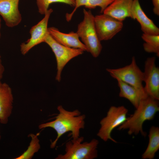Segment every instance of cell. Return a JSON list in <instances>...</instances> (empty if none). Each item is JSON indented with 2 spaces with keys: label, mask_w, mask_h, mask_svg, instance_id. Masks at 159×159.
<instances>
[{
  "label": "cell",
  "mask_w": 159,
  "mask_h": 159,
  "mask_svg": "<svg viewBox=\"0 0 159 159\" xmlns=\"http://www.w3.org/2000/svg\"><path fill=\"white\" fill-rule=\"evenodd\" d=\"M49 33L58 42L65 46L77 49H80L86 51L84 44L80 40L77 33L73 31L68 33L60 32L58 29L51 27L48 28Z\"/></svg>",
  "instance_id": "5bb4252c"
},
{
  "label": "cell",
  "mask_w": 159,
  "mask_h": 159,
  "mask_svg": "<svg viewBox=\"0 0 159 159\" xmlns=\"http://www.w3.org/2000/svg\"><path fill=\"white\" fill-rule=\"evenodd\" d=\"M158 100L149 96L142 100L134 113L118 127L119 130L128 129L129 135H137L140 133L145 137L146 133L143 131V124L145 121L153 120L159 111Z\"/></svg>",
  "instance_id": "7a4b0ae2"
},
{
  "label": "cell",
  "mask_w": 159,
  "mask_h": 159,
  "mask_svg": "<svg viewBox=\"0 0 159 159\" xmlns=\"http://www.w3.org/2000/svg\"><path fill=\"white\" fill-rule=\"evenodd\" d=\"M155 57L148 58L145 62L143 82L145 91L148 96L159 100V68Z\"/></svg>",
  "instance_id": "30bf717a"
},
{
  "label": "cell",
  "mask_w": 159,
  "mask_h": 159,
  "mask_svg": "<svg viewBox=\"0 0 159 159\" xmlns=\"http://www.w3.org/2000/svg\"><path fill=\"white\" fill-rule=\"evenodd\" d=\"M128 110L123 106H112L106 117L100 122V127L97 135L105 142L108 140L117 143L111 136V132L115 128L122 124L127 120Z\"/></svg>",
  "instance_id": "5b68a950"
},
{
  "label": "cell",
  "mask_w": 159,
  "mask_h": 159,
  "mask_svg": "<svg viewBox=\"0 0 159 159\" xmlns=\"http://www.w3.org/2000/svg\"><path fill=\"white\" fill-rule=\"evenodd\" d=\"M57 109L59 113L55 117L54 120L42 123L38 126L39 129L51 127L56 132L57 136L55 139L51 143V148L55 147L59 138L67 132H71L70 134L73 139L79 137L80 130L84 129L85 126V116L81 115L78 110L67 111L62 105L58 106Z\"/></svg>",
  "instance_id": "6da1fadb"
},
{
  "label": "cell",
  "mask_w": 159,
  "mask_h": 159,
  "mask_svg": "<svg viewBox=\"0 0 159 159\" xmlns=\"http://www.w3.org/2000/svg\"><path fill=\"white\" fill-rule=\"evenodd\" d=\"M96 31L100 40L111 39L123 27V21L103 13L94 16Z\"/></svg>",
  "instance_id": "ba28073f"
},
{
  "label": "cell",
  "mask_w": 159,
  "mask_h": 159,
  "mask_svg": "<svg viewBox=\"0 0 159 159\" xmlns=\"http://www.w3.org/2000/svg\"><path fill=\"white\" fill-rule=\"evenodd\" d=\"M39 134L38 133L36 135L33 134L29 135L31 138V141L27 149L21 155L15 159H30L32 158L34 154L40 148L39 140L38 137Z\"/></svg>",
  "instance_id": "d6986e66"
},
{
  "label": "cell",
  "mask_w": 159,
  "mask_h": 159,
  "mask_svg": "<svg viewBox=\"0 0 159 159\" xmlns=\"http://www.w3.org/2000/svg\"><path fill=\"white\" fill-rule=\"evenodd\" d=\"M147 148L142 156L143 159H153L159 149V128L154 126L150 128Z\"/></svg>",
  "instance_id": "e0dca14e"
},
{
  "label": "cell",
  "mask_w": 159,
  "mask_h": 159,
  "mask_svg": "<svg viewBox=\"0 0 159 159\" xmlns=\"http://www.w3.org/2000/svg\"><path fill=\"white\" fill-rule=\"evenodd\" d=\"M19 1L0 0V16L8 27L16 26L21 21V16L19 9Z\"/></svg>",
  "instance_id": "8fae6325"
},
{
  "label": "cell",
  "mask_w": 159,
  "mask_h": 159,
  "mask_svg": "<svg viewBox=\"0 0 159 159\" xmlns=\"http://www.w3.org/2000/svg\"><path fill=\"white\" fill-rule=\"evenodd\" d=\"M119 88V96L128 100L136 108L142 99L148 96L145 90H141L127 84L116 78Z\"/></svg>",
  "instance_id": "2e32d148"
},
{
  "label": "cell",
  "mask_w": 159,
  "mask_h": 159,
  "mask_svg": "<svg viewBox=\"0 0 159 159\" xmlns=\"http://www.w3.org/2000/svg\"><path fill=\"white\" fill-rule=\"evenodd\" d=\"M139 23L143 33L150 35H159V28L145 14L140 5L139 0H133L131 17Z\"/></svg>",
  "instance_id": "4fadbf2b"
},
{
  "label": "cell",
  "mask_w": 159,
  "mask_h": 159,
  "mask_svg": "<svg viewBox=\"0 0 159 159\" xmlns=\"http://www.w3.org/2000/svg\"><path fill=\"white\" fill-rule=\"evenodd\" d=\"M14 97L11 88L7 83L0 82V123L7 124L13 107Z\"/></svg>",
  "instance_id": "7c38bea8"
},
{
  "label": "cell",
  "mask_w": 159,
  "mask_h": 159,
  "mask_svg": "<svg viewBox=\"0 0 159 159\" xmlns=\"http://www.w3.org/2000/svg\"><path fill=\"white\" fill-rule=\"evenodd\" d=\"M153 7V11L155 15H159V0H152Z\"/></svg>",
  "instance_id": "7402d4cb"
},
{
  "label": "cell",
  "mask_w": 159,
  "mask_h": 159,
  "mask_svg": "<svg viewBox=\"0 0 159 159\" xmlns=\"http://www.w3.org/2000/svg\"><path fill=\"white\" fill-rule=\"evenodd\" d=\"M4 71V68L2 63L1 57L0 55V82H1Z\"/></svg>",
  "instance_id": "603a6c76"
},
{
  "label": "cell",
  "mask_w": 159,
  "mask_h": 159,
  "mask_svg": "<svg viewBox=\"0 0 159 159\" xmlns=\"http://www.w3.org/2000/svg\"><path fill=\"white\" fill-rule=\"evenodd\" d=\"M44 42L51 48L55 56L57 70L56 80L59 82L61 80L62 70L65 65L73 58L82 54L84 51L80 49L69 47L59 44L48 32Z\"/></svg>",
  "instance_id": "8992f818"
},
{
  "label": "cell",
  "mask_w": 159,
  "mask_h": 159,
  "mask_svg": "<svg viewBox=\"0 0 159 159\" xmlns=\"http://www.w3.org/2000/svg\"><path fill=\"white\" fill-rule=\"evenodd\" d=\"M52 9H49L44 14V17L36 24L31 28L30 38L20 45L21 54L25 55L33 47L44 42L48 33V24L49 17L53 12Z\"/></svg>",
  "instance_id": "9c48e42d"
},
{
  "label": "cell",
  "mask_w": 159,
  "mask_h": 159,
  "mask_svg": "<svg viewBox=\"0 0 159 159\" xmlns=\"http://www.w3.org/2000/svg\"><path fill=\"white\" fill-rule=\"evenodd\" d=\"M133 0H114L104 10L103 13L123 21L131 17V9Z\"/></svg>",
  "instance_id": "9a60e30c"
},
{
  "label": "cell",
  "mask_w": 159,
  "mask_h": 159,
  "mask_svg": "<svg viewBox=\"0 0 159 159\" xmlns=\"http://www.w3.org/2000/svg\"><path fill=\"white\" fill-rule=\"evenodd\" d=\"M1 20L0 18V38H1Z\"/></svg>",
  "instance_id": "cb8c5ba5"
},
{
  "label": "cell",
  "mask_w": 159,
  "mask_h": 159,
  "mask_svg": "<svg viewBox=\"0 0 159 159\" xmlns=\"http://www.w3.org/2000/svg\"><path fill=\"white\" fill-rule=\"evenodd\" d=\"M141 38L144 41V50L149 53H154L159 57V35H153L143 33Z\"/></svg>",
  "instance_id": "ac0fdd59"
},
{
  "label": "cell",
  "mask_w": 159,
  "mask_h": 159,
  "mask_svg": "<svg viewBox=\"0 0 159 159\" xmlns=\"http://www.w3.org/2000/svg\"><path fill=\"white\" fill-rule=\"evenodd\" d=\"M106 71L114 78H117L138 89L145 90L143 83V72L138 66L134 56L130 63L124 67L116 69L107 68Z\"/></svg>",
  "instance_id": "52a82bcc"
},
{
  "label": "cell",
  "mask_w": 159,
  "mask_h": 159,
  "mask_svg": "<svg viewBox=\"0 0 159 159\" xmlns=\"http://www.w3.org/2000/svg\"><path fill=\"white\" fill-rule=\"evenodd\" d=\"M114 0H87L85 7L89 9H93L97 6L101 8V12L103 13L105 9Z\"/></svg>",
  "instance_id": "44dd1931"
},
{
  "label": "cell",
  "mask_w": 159,
  "mask_h": 159,
  "mask_svg": "<svg viewBox=\"0 0 159 159\" xmlns=\"http://www.w3.org/2000/svg\"><path fill=\"white\" fill-rule=\"evenodd\" d=\"M39 12L41 14H44L49 9L50 5L54 3H64L70 6H74V0H36Z\"/></svg>",
  "instance_id": "ffe728a7"
},
{
  "label": "cell",
  "mask_w": 159,
  "mask_h": 159,
  "mask_svg": "<svg viewBox=\"0 0 159 159\" xmlns=\"http://www.w3.org/2000/svg\"><path fill=\"white\" fill-rule=\"evenodd\" d=\"M84 137H79L67 142L65 153L58 155L56 159H93L97 158V148L99 141L95 139L90 142L82 143Z\"/></svg>",
  "instance_id": "277c9868"
},
{
  "label": "cell",
  "mask_w": 159,
  "mask_h": 159,
  "mask_svg": "<svg viewBox=\"0 0 159 159\" xmlns=\"http://www.w3.org/2000/svg\"><path fill=\"white\" fill-rule=\"evenodd\" d=\"M1 131L0 130V140L1 139Z\"/></svg>",
  "instance_id": "d4e9b609"
},
{
  "label": "cell",
  "mask_w": 159,
  "mask_h": 159,
  "mask_svg": "<svg viewBox=\"0 0 159 159\" xmlns=\"http://www.w3.org/2000/svg\"><path fill=\"white\" fill-rule=\"evenodd\" d=\"M84 18L78 25L76 32L82 43L94 57H97L102 49L101 41L98 37L95 25L94 16L90 10H83Z\"/></svg>",
  "instance_id": "3957f363"
}]
</instances>
